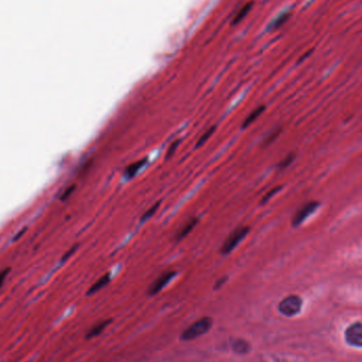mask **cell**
Returning a JSON list of instances; mask_svg holds the SVG:
<instances>
[{
    "label": "cell",
    "instance_id": "6da1fadb",
    "mask_svg": "<svg viewBox=\"0 0 362 362\" xmlns=\"http://www.w3.org/2000/svg\"><path fill=\"white\" fill-rule=\"evenodd\" d=\"M211 326H212V320L210 318L206 317L199 319L183 332L181 339L186 341L196 339L197 337L206 333L210 328H211Z\"/></svg>",
    "mask_w": 362,
    "mask_h": 362
},
{
    "label": "cell",
    "instance_id": "7a4b0ae2",
    "mask_svg": "<svg viewBox=\"0 0 362 362\" xmlns=\"http://www.w3.org/2000/svg\"><path fill=\"white\" fill-rule=\"evenodd\" d=\"M249 231H250L249 227H240L235 229V230L227 237V240L223 244L221 248L222 254L226 255L231 253L235 249L236 246L244 240L248 233H249Z\"/></svg>",
    "mask_w": 362,
    "mask_h": 362
},
{
    "label": "cell",
    "instance_id": "3957f363",
    "mask_svg": "<svg viewBox=\"0 0 362 362\" xmlns=\"http://www.w3.org/2000/svg\"><path fill=\"white\" fill-rule=\"evenodd\" d=\"M302 304L303 301L299 295L291 294L281 301V303L279 304V310L281 313L284 314V316L292 317L300 312L302 308Z\"/></svg>",
    "mask_w": 362,
    "mask_h": 362
},
{
    "label": "cell",
    "instance_id": "277c9868",
    "mask_svg": "<svg viewBox=\"0 0 362 362\" xmlns=\"http://www.w3.org/2000/svg\"><path fill=\"white\" fill-rule=\"evenodd\" d=\"M320 203L316 202V200H312V202H309L307 204L303 205L297 212L294 213L292 219H291V225L292 227H299L301 226L306 219L313 214L314 212L317 211V209L319 208Z\"/></svg>",
    "mask_w": 362,
    "mask_h": 362
},
{
    "label": "cell",
    "instance_id": "5b68a950",
    "mask_svg": "<svg viewBox=\"0 0 362 362\" xmlns=\"http://www.w3.org/2000/svg\"><path fill=\"white\" fill-rule=\"evenodd\" d=\"M345 341L349 345L362 347V323H352L345 330Z\"/></svg>",
    "mask_w": 362,
    "mask_h": 362
},
{
    "label": "cell",
    "instance_id": "8992f818",
    "mask_svg": "<svg viewBox=\"0 0 362 362\" xmlns=\"http://www.w3.org/2000/svg\"><path fill=\"white\" fill-rule=\"evenodd\" d=\"M175 275H176L175 271H165L161 275H159L158 278L149 286L148 294L154 295V294H157L158 292H160L170 282V280H173V278H175Z\"/></svg>",
    "mask_w": 362,
    "mask_h": 362
},
{
    "label": "cell",
    "instance_id": "52a82bcc",
    "mask_svg": "<svg viewBox=\"0 0 362 362\" xmlns=\"http://www.w3.org/2000/svg\"><path fill=\"white\" fill-rule=\"evenodd\" d=\"M198 223H199V218H197V217L191 218L190 221H188V222L177 231L176 236H175V241H176V242H181V241H183L184 238H186L191 232L193 231V229L197 226Z\"/></svg>",
    "mask_w": 362,
    "mask_h": 362
},
{
    "label": "cell",
    "instance_id": "ba28073f",
    "mask_svg": "<svg viewBox=\"0 0 362 362\" xmlns=\"http://www.w3.org/2000/svg\"><path fill=\"white\" fill-rule=\"evenodd\" d=\"M146 162H147V158H142L135 162H132V163L128 164L125 167V169H124V176H125L127 179L133 178L139 173V170L146 164Z\"/></svg>",
    "mask_w": 362,
    "mask_h": 362
},
{
    "label": "cell",
    "instance_id": "9c48e42d",
    "mask_svg": "<svg viewBox=\"0 0 362 362\" xmlns=\"http://www.w3.org/2000/svg\"><path fill=\"white\" fill-rule=\"evenodd\" d=\"M265 109H266L265 105H261V106L256 107L254 110H252L249 114H248V117L244 120V122H243V124H242V128L245 129V128H247V127H249V126L251 125V124H252L257 118H259V117L261 116V114L264 112Z\"/></svg>",
    "mask_w": 362,
    "mask_h": 362
},
{
    "label": "cell",
    "instance_id": "30bf717a",
    "mask_svg": "<svg viewBox=\"0 0 362 362\" xmlns=\"http://www.w3.org/2000/svg\"><path fill=\"white\" fill-rule=\"evenodd\" d=\"M111 323V320H105V321H102L98 324H95L94 326H92L90 328V330L87 332V335H86V339H92L94 337L99 336L100 333L103 332V330L106 328L109 324Z\"/></svg>",
    "mask_w": 362,
    "mask_h": 362
},
{
    "label": "cell",
    "instance_id": "8fae6325",
    "mask_svg": "<svg viewBox=\"0 0 362 362\" xmlns=\"http://www.w3.org/2000/svg\"><path fill=\"white\" fill-rule=\"evenodd\" d=\"M110 279H111V275H110V272L104 274L103 276H101V278L95 282L91 287L89 288V290L87 291V294H92V293H95L97 291H99L100 289H102L103 287H105L109 282H110Z\"/></svg>",
    "mask_w": 362,
    "mask_h": 362
},
{
    "label": "cell",
    "instance_id": "7c38bea8",
    "mask_svg": "<svg viewBox=\"0 0 362 362\" xmlns=\"http://www.w3.org/2000/svg\"><path fill=\"white\" fill-rule=\"evenodd\" d=\"M159 207H160V202H157L156 204L152 205L150 208H148V209L146 210V211L142 214V216H141V218H140V222L143 224V223H145V222L149 221V219L156 214V212L158 211Z\"/></svg>",
    "mask_w": 362,
    "mask_h": 362
},
{
    "label": "cell",
    "instance_id": "4fadbf2b",
    "mask_svg": "<svg viewBox=\"0 0 362 362\" xmlns=\"http://www.w3.org/2000/svg\"><path fill=\"white\" fill-rule=\"evenodd\" d=\"M215 129H216V126H212V127H210L209 129H207V130L203 133L202 137H200V138L198 139V141H197V143H196V147L198 148V147H200V146H203V145L205 144V143L209 140V138L213 135Z\"/></svg>",
    "mask_w": 362,
    "mask_h": 362
},
{
    "label": "cell",
    "instance_id": "5bb4252c",
    "mask_svg": "<svg viewBox=\"0 0 362 362\" xmlns=\"http://www.w3.org/2000/svg\"><path fill=\"white\" fill-rule=\"evenodd\" d=\"M233 349L238 352V354H245V352H247L248 349H249V345H248V343L244 340H237L234 342Z\"/></svg>",
    "mask_w": 362,
    "mask_h": 362
},
{
    "label": "cell",
    "instance_id": "9a60e30c",
    "mask_svg": "<svg viewBox=\"0 0 362 362\" xmlns=\"http://www.w3.org/2000/svg\"><path fill=\"white\" fill-rule=\"evenodd\" d=\"M282 188H283L282 186H279V187H275V188L271 189L270 191H268V192H267V193L263 196V198H262V202H261V205H265V204L268 203L269 200H270V199H271V198H272L275 194H278V193L280 192Z\"/></svg>",
    "mask_w": 362,
    "mask_h": 362
},
{
    "label": "cell",
    "instance_id": "2e32d148",
    "mask_svg": "<svg viewBox=\"0 0 362 362\" xmlns=\"http://www.w3.org/2000/svg\"><path fill=\"white\" fill-rule=\"evenodd\" d=\"M280 132H281V128L273 129V130L269 133V135L265 138V140H264V145H269V144H271V143H272L276 138H278V136L280 135Z\"/></svg>",
    "mask_w": 362,
    "mask_h": 362
},
{
    "label": "cell",
    "instance_id": "e0dca14e",
    "mask_svg": "<svg viewBox=\"0 0 362 362\" xmlns=\"http://www.w3.org/2000/svg\"><path fill=\"white\" fill-rule=\"evenodd\" d=\"M293 160H294V155H293V154H289V155L286 156V157L280 162V163L278 164V167H279L280 169H284V168H286V167H288V166L292 163Z\"/></svg>",
    "mask_w": 362,
    "mask_h": 362
},
{
    "label": "cell",
    "instance_id": "ac0fdd59",
    "mask_svg": "<svg viewBox=\"0 0 362 362\" xmlns=\"http://www.w3.org/2000/svg\"><path fill=\"white\" fill-rule=\"evenodd\" d=\"M179 144H180V140H175V141H173V143H171V144L169 145V147H168L167 150H166L165 159H169L170 157H173V155L175 154V151L177 150Z\"/></svg>",
    "mask_w": 362,
    "mask_h": 362
},
{
    "label": "cell",
    "instance_id": "d6986e66",
    "mask_svg": "<svg viewBox=\"0 0 362 362\" xmlns=\"http://www.w3.org/2000/svg\"><path fill=\"white\" fill-rule=\"evenodd\" d=\"M9 271H10L9 269H5V270H3V271H0V287H2V286H3V284H4V282H5L6 278H7V275H8Z\"/></svg>",
    "mask_w": 362,
    "mask_h": 362
},
{
    "label": "cell",
    "instance_id": "ffe728a7",
    "mask_svg": "<svg viewBox=\"0 0 362 362\" xmlns=\"http://www.w3.org/2000/svg\"><path fill=\"white\" fill-rule=\"evenodd\" d=\"M73 189H74V186H71L69 189H67V191H66V192L63 194V196H62V198L63 199H66V198H68L69 197V195L73 192Z\"/></svg>",
    "mask_w": 362,
    "mask_h": 362
},
{
    "label": "cell",
    "instance_id": "44dd1931",
    "mask_svg": "<svg viewBox=\"0 0 362 362\" xmlns=\"http://www.w3.org/2000/svg\"><path fill=\"white\" fill-rule=\"evenodd\" d=\"M227 281V276H225V278H222L219 281H217V283L215 284V287L214 288H219L223 284H225V282Z\"/></svg>",
    "mask_w": 362,
    "mask_h": 362
},
{
    "label": "cell",
    "instance_id": "7402d4cb",
    "mask_svg": "<svg viewBox=\"0 0 362 362\" xmlns=\"http://www.w3.org/2000/svg\"><path fill=\"white\" fill-rule=\"evenodd\" d=\"M75 249H76V247H73V248H71V250H70V251H69L68 253H66V254L64 255V259H63V260L65 261V260H67V259H69V256L73 254V252L75 251Z\"/></svg>",
    "mask_w": 362,
    "mask_h": 362
}]
</instances>
